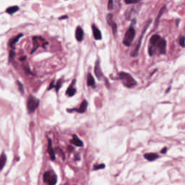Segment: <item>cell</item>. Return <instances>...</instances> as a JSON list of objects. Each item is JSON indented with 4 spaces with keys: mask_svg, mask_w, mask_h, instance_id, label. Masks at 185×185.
Returning <instances> with one entry per match:
<instances>
[{
    "mask_svg": "<svg viewBox=\"0 0 185 185\" xmlns=\"http://www.w3.org/2000/svg\"><path fill=\"white\" fill-rule=\"evenodd\" d=\"M157 48L160 54H165L166 51V41L161 38L158 35H153L150 39V46L148 48L149 55L152 56L154 54L155 48Z\"/></svg>",
    "mask_w": 185,
    "mask_h": 185,
    "instance_id": "6da1fadb",
    "label": "cell"
},
{
    "mask_svg": "<svg viewBox=\"0 0 185 185\" xmlns=\"http://www.w3.org/2000/svg\"><path fill=\"white\" fill-rule=\"evenodd\" d=\"M119 77L121 80L124 85L126 87L131 88V87H135V85H137L136 80L129 75V73L121 72L119 74Z\"/></svg>",
    "mask_w": 185,
    "mask_h": 185,
    "instance_id": "7a4b0ae2",
    "label": "cell"
},
{
    "mask_svg": "<svg viewBox=\"0 0 185 185\" xmlns=\"http://www.w3.org/2000/svg\"><path fill=\"white\" fill-rule=\"evenodd\" d=\"M39 100L35 96L32 95H29L28 101H27V109H28V112L30 114L33 113L39 106Z\"/></svg>",
    "mask_w": 185,
    "mask_h": 185,
    "instance_id": "3957f363",
    "label": "cell"
},
{
    "mask_svg": "<svg viewBox=\"0 0 185 185\" xmlns=\"http://www.w3.org/2000/svg\"><path fill=\"white\" fill-rule=\"evenodd\" d=\"M135 37V30L133 27H129L125 33L123 40V43L126 46H130Z\"/></svg>",
    "mask_w": 185,
    "mask_h": 185,
    "instance_id": "277c9868",
    "label": "cell"
},
{
    "mask_svg": "<svg viewBox=\"0 0 185 185\" xmlns=\"http://www.w3.org/2000/svg\"><path fill=\"white\" fill-rule=\"evenodd\" d=\"M43 181L49 185H55L57 182V177L52 171H46L43 174Z\"/></svg>",
    "mask_w": 185,
    "mask_h": 185,
    "instance_id": "5b68a950",
    "label": "cell"
},
{
    "mask_svg": "<svg viewBox=\"0 0 185 185\" xmlns=\"http://www.w3.org/2000/svg\"><path fill=\"white\" fill-rule=\"evenodd\" d=\"M151 22H152V20H149L146 23L145 27L144 28L143 32H142V33H141V36H140V40H139V42H138V45H137V47L135 48V50L132 51V52L131 53V56H132V57H136V56L138 55V53H139V50H140V46H141V43H142V40H143V36H144V34H145V33L146 32L147 28H148L149 25H150V23H151Z\"/></svg>",
    "mask_w": 185,
    "mask_h": 185,
    "instance_id": "8992f818",
    "label": "cell"
},
{
    "mask_svg": "<svg viewBox=\"0 0 185 185\" xmlns=\"http://www.w3.org/2000/svg\"><path fill=\"white\" fill-rule=\"evenodd\" d=\"M87 101L86 100L82 102V104H80V106L79 107L78 109H68L69 112H72V111H77L78 113H84L86 111L87 107Z\"/></svg>",
    "mask_w": 185,
    "mask_h": 185,
    "instance_id": "52a82bcc",
    "label": "cell"
},
{
    "mask_svg": "<svg viewBox=\"0 0 185 185\" xmlns=\"http://www.w3.org/2000/svg\"><path fill=\"white\" fill-rule=\"evenodd\" d=\"M106 20L108 24L112 28L113 33L114 35H116V31H117V25L116 24L114 21H113V15L111 14H109L106 16Z\"/></svg>",
    "mask_w": 185,
    "mask_h": 185,
    "instance_id": "ba28073f",
    "label": "cell"
},
{
    "mask_svg": "<svg viewBox=\"0 0 185 185\" xmlns=\"http://www.w3.org/2000/svg\"><path fill=\"white\" fill-rule=\"evenodd\" d=\"M33 49L31 51V53H33L36 50L37 48H38L40 46V43H44V42H45V40L43 39V38H41V37H39V36H35L33 37Z\"/></svg>",
    "mask_w": 185,
    "mask_h": 185,
    "instance_id": "9c48e42d",
    "label": "cell"
},
{
    "mask_svg": "<svg viewBox=\"0 0 185 185\" xmlns=\"http://www.w3.org/2000/svg\"><path fill=\"white\" fill-rule=\"evenodd\" d=\"M48 154H49L51 159L52 160H55V158H56L55 151H54L53 147H52V143H51V140L50 138L48 140Z\"/></svg>",
    "mask_w": 185,
    "mask_h": 185,
    "instance_id": "30bf717a",
    "label": "cell"
},
{
    "mask_svg": "<svg viewBox=\"0 0 185 185\" xmlns=\"http://www.w3.org/2000/svg\"><path fill=\"white\" fill-rule=\"evenodd\" d=\"M83 37H84V32L83 30L82 29L81 27L78 26L77 28H76L75 31V38L77 41L80 42L83 39Z\"/></svg>",
    "mask_w": 185,
    "mask_h": 185,
    "instance_id": "8fae6325",
    "label": "cell"
},
{
    "mask_svg": "<svg viewBox=\"0 0 185 185\" xmlns=\"http://www.w3.org/2000/svg\"><path fill=\"white\" fill-rule=\"evenodd\" d=\"M75 80H74L72 82V84L70 85V87L67 88V90H66V94L70 97H72L75 94L76 88L75 87Z\"/></svg>",
    "mask_w": 185,
    "mask_h": 185,
    "instance_id": "7c38bea8",
    "label": "cell"
},
{
    "mask_svg": "<svg viewBox=\"0 0 185 185\" xmlns=\"http://www.w3.org/2000/svg\"><path fill=\"white\" fill-rule=\"evenodd\" d=\"M93 28V36H94V38L95 40H101L102 38V35H101V33L100 30L98 29L95 25H93L92 26Z\"/></svg>",
    "mask_w": 185,
    "mask_h": 185,
    "instance_id": "4fadbf2b",
    "label": "cell"
},
{
    "mask_svg": "<svg viewBox=\"0 0 185 185\" xmlns=\"http://www.w3.org/2000/svg\"><path fill=\"white\" fill-rule=\"evenodd\" d=\"M70 143L75 145V146H77V147H82V146H83L82 141L80 140V138H79L77 136H76L75 135H73L72 140H70Z\"/></svg>",
    "mask_w": 185,
    "mask_h": 185,
    "instance_id": "5bb4252c",
    "label": "cell"
},
{
    "mask_svg": "<svg viewBox=\"0 0 185 185\" xmlns=\"http://www.w3.org/2000/svg\"><path fill=\"white\" fill-rule=\"evenodd\" d=\"M144 158L149 161H153L158 158V155L156 153H148L144 155Z\"/></svg>",
    "mask_w": 185,
    "mask_h": 185,
    "instance_id": "9a60e30c",
    "label": "cell"
},
{
    "mask_svg": "<svg viewBox=\"0 0 185 185\" xmlns=\"http://www.w3.org/2000/svg\"><path fill=\"white\" fill-rule=\"evenodd\" d=\"M94 72H95V76L97 77V78H98V80H101V77H102L103 75H102L101 69H100V66H99V61H98V60L96 62V63H95V70H94Z\"/></svg>",
    "mask_w": 185,
    "mask_h": 185,
    "instance_id": "2e32d148",
    "label": "cell"
},
{
    "mask_svg": "<svg viewBox=\"0 0 185 185\" xmlns=\"http://www.w3.org/2000/svg\"><path fill=\"white\" fill-rule=\"evenodd\" d=\"M23 36V33H20L17 35V36L14 37V38H12V39H10V41H9V46H10L11 48L13 47V46L15 44V43H17V41H19V39H20L21 37Z\"/></svg>",
    "mask_w": 185,
    "mask_h": 185,
    "instance_id": "e0dca14e",
    "label": "cell"
},
{
    "mask_svg": "<svg viewBox=\"0 0 185 185\" xmlns=\"http://www.w3.org/2000/svg\"><path fill=\"white\" fill-rule=\"evenodd\" d=\"M87 85L89 87H95V80H94V77H93V75L91 74H88L87 75Z\"/></svg>",
    "mask_w": 185,
    "mask_h": 185,
    "instance_id": "ac0fdd59",
    "label": "cell"
},
{
    "mask_svg": "<svg viewBox=\"0 0 185 185\" xmlns=\"http://www.w3.org/2000/svg\"><path fill=\"white\" fill-rule=\"evenodd\" d=\"M6 162H7V155L5 153H3L0 156V171H2V169L4 167Z\"/></svg>",
    "mask_w": 185,
    "mask_h": 185,
    "instance_id": "d6986e66",
    "label": "cell"
},
{
    "mask_svg": "<svg viewBox=\"0 0 185 185\" xmlns=\"http://www.w3.org/2000/svg\"><path fill=\"white\" fill-rule=\"evenodd\" d=\"M19 9H20L19 8V7H17V6H12V7H8V8L6 9V12L9 14H14V12L18 11Z\"/></svg>",
    "mask_w": 185,
    "mask_h": 185,
    "instance_id": "ffe728a7",
    "label": "cell"
},
{
    "mask_svg": "<svg viewBox=\"0 0 185 185\" xmlns=\"http://www.w3.org/2000/svg\"><path fill=\"white\" fill-rule=\"evenodd\" d=\"M165 8H166V7H165V5L162 8L160 9V11H159V12H158V16L157 17H156V20H155V25H157L158 23V21H159V20H160V17H161V15H162L163 14V12L165 11Z\"/></svg>",
    "mask_w": 185,
    "mask_h": 185,
    "instance_id": "44dd1931",
    "label": "cell"
},
{
    "mask_svg": "<svg viewBox=\"0 0 185 185\" xmlns=\"http://www.w3.org/2000/svg\"><path fill=\"white\" fill-rule=\"evenodd\" d=\"M105 168V164L102 163V164H98V165H95L93 166V171H97V170H99V169H102V168Z\"/></svg>",
    "mask_w": 185,
    "mask_h": 185,
    "instance_id": "7402d4cb",
    "label": "cell"
},
{
    "mask_svg": "<svg viewBox=\"0 0 185 185\" xmlns=\"http://www.w3.org/2000/svg\"><path fill=\"white\" fill-rule=\"evenodd\" d=\"M179 45L182 46V47H185V37L184 36H181L179 38Z\"/></svg>",
    "mask_w": 185,
    "mask_h": 185,
    "instance_id": "603a6c76",
    "label": "cell"
},
{
    "mask_svg": "<svg viewBox=\"0 0 185 185\" xmlns=\"http://www.w3.org/2000/svg\"><path fill=\"white\" fill-rule=\"evenodd\" d=\"M17 84L18 85V88H19V90L20 91V93H22L23 94L24 93V88H23V84L20 81H18V80L17 81Z\"/></svg>",
    "mask_w": 185,
    "mask_h": 185,
    "instance_id": "cb8c5ba5",
    "label": "cell"
},
{
    "mask_svg": "<svg viewBox=\"0 0 185 185\" xmlns=\"http://www.w3.org/2000/svg\"><path fill=\"white\" fill-rule=\"evenodd\" d=\"M62 80H59V81L57 82V83L55 85V88H56V92H58V91H59V89L61 87V86H62Z\"/></svg>",
    "mask_w": 185,
    "mask_h": 185,
    "instance_id": "d4e9b609",
    "label": "cell"
},
{
    "mask_svg": "<svg viewBox=\"0 0 185 185\" xmlns=\"http://www.w3.org/2000/svg\"><path fill=\"white\" fill-rule=\"evenodd\" d=\"M114 8V2L112 0H109L108 2V9L109 10H111Z\"/></svg>",
    "mask_w": 185,
    "mask_h": 185,
    "instance_id": "484cf974",
    "label": "cell"
},
{
    "mask_svg": "<svg viewBox=\"0 0 185 185\" xmlns=\"http://www.w3.org/2000/svg\"><path fill=\"white\" fill-rule=\"evenodd\" d=\"M14 55H15V53H14V51L13 50L10 51V52H9V59H13V57L14 56Z\"/></svg>",
    "mask_w": 185,
    "mask_h": 185,
    "instance_id": "4316f807",
    "label": "cell"
},
{
    "mask_svg": "<svg viewBox=\"0 0 185 185\" xmlns=\"http://www.w3.org/2000/svg\"><path fill=\"white\" fill-rule=\"evenodd\" d=\"M139 2V1H133V2H129V1H125V3L127 4H137Z\"/></svg>",
    "mask_w": 185,
    "mask_h": 185,
    "instance_id": "83f0119b",
    "label": "cell"
},
{
    "mask_svg": "<svg viewBox=\"0 0 185 185\" xmlns=\"http://www.w3.org/2000/svg\"><path fill=\"white\" fill-rule=\"evenodd\" d=\"M53 87H55V85H54V82H51V85H49V87H48V90H51Z\"/></svg>",
    "mask_w": 185,
    "mask_h": 185,
    "instance_id": "f1b7e54d",
    "label": "cell"
},
{
    "mask_svg": "<svg viewBox=\"0 0 185 185\" xmlns=\"http://www.w3.org/2000/svg\"><path fill=\"white\" fill-rule=\"evenodd\" d=\"M166 151H167V148H163L161 150V153H163V154H165V153H166Z\"/></svg>",
    "mask_w": 185,
    "mask_h": 185,
    "instance_id": "f546056e",
    "label": "cell"
},
{
    "mask_svg": "<svg viewBox=\"0 0 185 185\" xmlns=\"http://www.w3.org/2000/svg\"><path fill=\"white\" fill-rule=\"evenodd\" d=\"M67 15H65V16H63V17H60V18H59V19H60V20H62V19H66V18H67Z\"/></svg>",
    "mask_w": 185,
    "mask_h": 185,
    "instance_id": "4dcf8cb0",
    "label": "cell"
},
{
    "mask_svg": "<svg viewBox=\"0 0 185 185\" xmlns=\"http://www.w3.org/2000/svg\"><path fill=\"white\" fill-rule=\"evenodd\" d=\"M65 185H68V184H65Z\"/></svg>",
    "mask_w": 185,
    "mask_h": 185,
    "instance_id": "1f68e13d",
    "label": "cell"
}]
</instances>
